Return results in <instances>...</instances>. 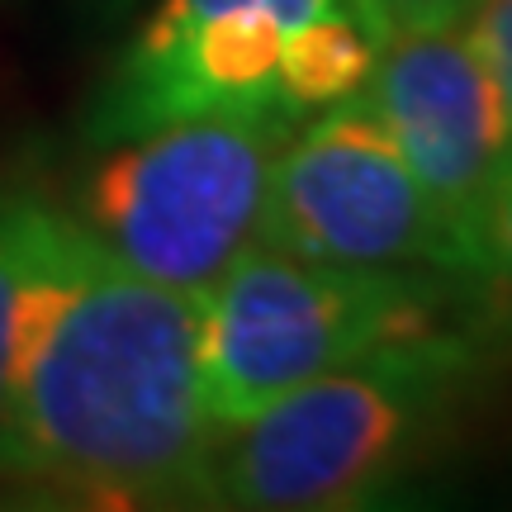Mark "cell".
Here are the masks:
<instances>
[{"label": "cell", "mask_w": 512, "mask_h": 512, "mask_svg": "<svg viewBox=\"0 0 512 512\" xmlns=\"http://www.w3.org/2000/svg\"><path fill=\"white\" fill-rule=\"evenodd\" d=\"M465 38L475 43L479 62L494 76L498 105H503V128H508V157H512V0H475Z\"/></svg>", "instance_id": "cell-11"}, {"label": "cell", "mask_w": 512, "mask_h": 512, "mask_svg": "<svg viewBox=\"0 0 512 512\" xmlns=\"http://www.w3.org/2000/svg\"><path fill=\"white\" fill-rule=\"evenodd\" d=\"M441 304L446 294L427 275L332 266L247 242L204 290L200 389L209 422L233 437L299 384L441 328Z\"/></svg>", "instance_id": "cell-3"}, {"label": "cell", "mask_w": 512, "mask_h": 512, "mask_svg": "<svg viewBox=\"0 0 512 512\" xmlns=\"http://www.w3.org/2000/svg\"><path fill=\"white\" fill-rule=\"evenodd\" d=\"M389 34L394 19L384 0H332L328 10L285 34L275 67V100L290 114H318L361 95Z\"/></svg>", "instance_id": "cell-7"}, {"label": "cell", "mask_w": 512, "mask_h": 512, "mask_svg": "<svg viewBox=\"0 0 512 512\" xmlns=\"http://www.w3.org/2000/svg\"><path fill=\"white\" fill-rule=\"evenodd\" d=\"M38 195L10 190L0 195V375H5V347H10V313H15V290L29 256V233H34Z\"/></svg>", "instance_id": "cell-10"}, {"label": "cell", "mask_w": 512, "mask_h": 512, "mask_svg": "<svg viewBox=\"0 0 512 512\" xmlns=\"http://www.w3.org/2000/svg\"><path fill=\"white\" fill-rule=\"evenodd\" d=\"M204 294L138 275L38 200L0 375V484L86 508L214 503Z\"/></svg>", "instance_id": "cell-1"}, {"label": "cell", "mask_w": 512, "mask_h": 512, "mask_svg": "<svg viewBox=\"0 0 512 512\" xmlns=\"http://www.w3.org/2000/svg\"><path fill=\"white\" fill-rule=\"evenodd\" d=\"M124 5H128V0H95V10H105V15H119Z\"/></svg>", "instance_id": "cell-13"}, {"label": "cell", "mask_w": 512, "mask_h": 512, "mask_svg": "<svg viewBox=\"0 0 512 512\" xmlns=\"http://www.w3.org/2000/svg\"><path fill=\"white\" fill-rule=\"evenodd\" d=\"M361 105L380 119L389 143L460 233L484 185L508 162L503 105L475 43L456 24L394 29L361 86Z\"/></svg>", "instance_id": "cell-6"}, {"label": "cell", "mask_w": 512, "mask_h": 512, "mask_svg": "<svg viewBox=\"0 0 512 512\" xmlns=\"http://www.w3.org/2000/svg\"><path fill=\"white\" fill-rule=\"evenodd\" d=\"M328 5L332 0H157V10L143 19L138 38L181 34V29L219 15V10H266V15H275L285 29H299L304 19H313L318 10H328Z\"/></svg>", "instance_id": "cell-9"}, {"label": "cell", "mask_w": 512, "mask_h": 512, "mask_svg": "<svg viewBox=\"0 0 512 512\" xmlns=\"http://www.w3.org/2000/svg\"><path fill=\"white\" fill-rule=\"evenodd\" d=\"M394 29H446L475 10V0H384Z\"/></svg>", "instance_id": "cell-12"}, {"label": "cell", "mask_w": 512, "mask_h": 512, "mask_svg": "<svg viewBox=\"0 0 512 512\" xmlns=\"http://www.w3.org/2000/svg\"><path fill=\"white\" fill-rule=\"evenodd\" d=\"M460 271L494 275L512 285V157L498 166V176L484 185V195L460 223Z\"/></svg>", "instance_id": "cell-8"}, {"label": "cell", "mask_w": 512, "mask_h": 512, "mask_svg": "<svg viewBox=\"0 0 512 512\" xmlns=\"http://www.w3.org/2000/svg\"><path fill=\"white\" fill-rule=\"evenodd\" d=\"M294 124L285 105H261L105 143L76 219L138 275L204 294L256 242L266 176Z\"/></svg>", "instance_id": "cell-4"}, {"label": "cell", "mask_w": 512, "mask_h": 512, "mask_svg": "<svg viewBox=\"0 0 512 512\" xmlns=\"http://www.w3.org/2000/svg\"><path fill=\"white\" fill-rule=\"evenodd\" d=\"M470 380V347L427 328L290 389L223 437L214 503L252 512H342L389 494L432 446Z\"/></svg>", "instance_id": "cell-2"}, {"label": "cell", "mask_w": 512, "mask_h": 512, "mask_svg": "<svg viewBox=\"0 0 512 512\" xmlns=\"http://www.w3.org/2000/svg\"><path fill=\"white\" fill-rule=\"evenodd\" d=\"M256 242L332 266L460 271L456 228L361 95L318 110L285 138L266 176Z\"/></svg>", "instance_id": "cell-5"}]
</instances>
